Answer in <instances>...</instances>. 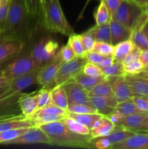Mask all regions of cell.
<instances>
[{"label": "cell", "instance_id": "1", "mask_svg": "<svg viewBox=\"0 0 148 149\" xmlns=\"http://www.w3.org/2000/svg\"><path fill=\"white\" fill-rule=\"evenodd\" d=\"M39 25L29 17L24 0H10L8 13L0 31L4 38H16L27 43Z\"/></svg>", "mask_w": 148, "mask_h": 149}, {"label": "cell", "instance_id": "2", "mask_svg": "<svg viewBox=\"0 0 148 149\" xmlns=\"http://www.w3.org/2000/svg\"><path fill=\"white\" fill-rule=\"evenodd\" d=\"M39 127L46 132L52 146L73 148H93L90 135L75 133L67 127L62 120L41 125Z\"/></svg>", "mask_w": 148, "mask_h": 149}, {"label": "cell", "instance_id": "3", "mask_svg": "<svg viewBox=\"0 0 148 149\" xmlns=\"http://www.w3.org/2000/svg\"><path fill=\"white\" fill-rule=\"evenodd\" d=\"M36 31L32 36L35 39L34 40L31 38L27 42L31 45L28 49L36 67H41L56 56L59 51V44L48 34L36 36Z\"/></svg>", "mask_w": 148, "mask_h": 149}, {"label": "cell", "instance_id": "4", "mask_svg": "<svg viewBox=\"0 0 148 149\" xmlns=\"http://www.w3.org/2000/svg\"><path fill=\"white\" fill-rule=\"evenodd\" d=\"M42 23L46 31L68 36L74 33L61 8L59 0H51L43 10Z\"/></svg>", "mask_w": 148, "mask_h": 149}, {"label": "cell", "instance_id": "5", "mask_svg": "<svg viewBox=\"0 0 148 149\" xmlns=\"http://www.w3.org/2000/svg\"><path fill=\"white\" fill-rule=\"evenodd\" d=\"M36 68L35 62L30 55L28 49L22 51L12 61L0 71V74L12 80L30 72Z\"/></svg>", "mask_w": 148, "mask_h": 149}, {"label": "cell", "instance_id": "6", "mask_svg": "<svg viewBox=\"0 0 148 149\" xmlns=\"http://www.w3.org/2000/svg\"><path fill=\"white\" fill-rule=\"evenodd\" d=\"M142 13L143 8L137 5L133 1L123 0L111 19L132 31Z\"/></svg>", "mask_w": 148, "mask_h": 149}, {"label": "cell", "instance_id": "7", "mask_svg": "<svg viewBox=\"0 0 148 149\" xmlns=\"http://www.w3.org/2000/svg\"><path fill=\"white\" fill-rule=\"evenodd\" d=\"M87 61H88L86 58L76 57L68 62L63 63L57 72L55 79L52 84L53 85L52 88L55 86L62 85L67 81L73 79L78 74L83 71V68Z\"/></svg>", "mask_w": 148, "mask_h": 149}, {"label": "cell", "instance_id": "8", "mask_svg": "<svg viewBox=\"0 0 148 149\" xmlns=\"http://www.w3.org/2000/svg\"><path fill=\"white\" fill-rule=\"evenodd\" d=\"M63 63L58 51L56 56L52 61L40 67L37 77V84L44 88L51 89V85L53 83L57 72Z\"/></svg>", "mask_w": 148, "mask_h": 149}, {"label": "cell", "instance_id": "9", "mask_svg": "<svg viewBox=\"0 0 148 149\" xmlns=\"http://www.w3.org/2000/svg\"><path fill=\"white\" fill-rule=\"evenodd\" d=\"M6 144H45L52 145L50 139L44 131L39 127H32L17 138L7 142Z\"/></svg>", "mask_w": 148, "mask_h": 149}, {"label": "cell", "instance_id": "10", "mask_svg": "<svg viewBox=\"0 0 148 149\" xmlns=\"http://www.w3.org/2000/svg\"><path fill=\"white\" fill-rule=\"evenodd\" d=\"M26 42L16 38H4L0 42V63L8 61L21 53Z\"/></svg>", "mask_w": 148, "mask_h": 149}, {"label": "cell", "instance_id": "11", "mask_svg": "<svg viewBox=\"0 0 148 149\" xmlns=\"http://www.w3.org/2000/svg\"><path fill=\"white\" fill-rule=\"evenodd\" d=\"M62 86L68 97V106L73 104H90L88 92L74 80H70Z\"/></svg>", "mask_w": 148, "mask_h": 149}, {"label": "cell", "instance_id": "12", "mask_svg": "<svg viewBox=\"0 0 148 149\" xmlns=\"http://www.w3.org/2000/svg\"><path fill=\"white\" fill-rule=\"evenodd\" d=\"M111 85L113 94L117 98L118 101L121 102L124 100L132 99L134 95L131 91L129 84L126 82L123 77H106Z\"/></svg>", "mask_w": 148, "mask_h": 149}, {"label": "cell", "instance_id": "13", "mask_svg": "<svg viewBox=\"0 0 148 149\" xmlns=\"http://www.w3.org/2000/svg\"><path fill=\"white\" fill-rule=\"evenodd\" d=\"M89 102L99 113L107 116L114 111L118 103L115 96H89Z\"/></svg>", "mask_w": 148, "mask_h": 149}, {"label": "cell", "instance_id": "14", "mask_svg": "<svg viewBox=\"0 0 148 149\" xmlns=\"http://www.w3.org/2000/svg\"><path fill=\"white\" fill-rule=\"evenodd\" d=\"M110 149H148V132H136L125 141L112 145Z\"/></svg>", "mask_w": 148, "mask_h": 149}, {"label": "cell", "instance_id": "15", "mask_svg": "<svg viewBox=\"0 0 148 149\" xmlns=\"http://www.w3.org/2000/svg\"><path fill=\"white\" fill-rule=\"evenodd\" d=\"M40 67H36L30 72L20 76L10 83L11 90L14 92H22L32 84L37 83V77Z\"/></svg>", "mask_w": 148, "mask_h": 149}, {"label": "cell", "instance_id": "16", "mask_svg": "<svg viewBox=\"0 0 148 149\" xmlns=\"http://www.w3.org/2000/svg\"><path fill=\"white\" fill-rule=\"evenodd\" d=\"M115 125L107 116H102L90 130V135L92 139L105 137L111 133Z\"/></svg>", "mask_w": 148, "mask_h": 149}, {"label": "cell", "instance_id": "17", "mask_svg": "<svg viewBox=\"0 0 148 149\" xmlns=\"http://www.w3.org/2000/svg\"><path fill=\"white\" fill-rule=\"evenodd\" d=\"M110 33H111V44L115 45L123 41L130 39L132 31L126 26L118 23L116 20L111 19L110 20Z\"/></svg>", "mask_w": 148, "mask_h": 149}, {"label": "cell", "instance_id": "18", "mask_svg": "<svg viewBox=\"0 0 148 149\" xmlns=\"http://www.w3.org/2000/svg\"><path fill=\"white\" fill-rule=\"evenodd\" d=\"M124 79L134 95H148V81L139 75L125 74Z\"/></svg>", "mask_w": 148, "mask_h": 149}, {"label": "cell", "instance_id": "19", "mask_svg": "<svg viewBox=\"0 0 148 149\" xmlns=\"http://www.w3.org/2000/svg\"><path fill=\"white\" fill-rule=\"evenodd\" d=\"M36 93H23L18 100L19 107L22 112V114L27 119H29L37 111L35 95Z\"/></svg>", "mask_w": 148, "mask_h": 149}, {"label": "cell", "instance_id": "20", "mask_svg": "<svg viewBox=\"0 0 148 149\" xmlns=\"http://www.w3.org/2000/svg\"><path fill=\"white\" fill-rule=\"evenodd\" d=\"M147 114V113H133V114L127 115V116H121L118 122L115 125H119V126L138 132Z\"/></svg>", "mask_w": 148, "mask_h": 149}, {"label": "cell", "instance_id": "21", "mask_svg": "<svg viewBox=\"0 0 148 149\" xmlns=\"http://www.w3.org/2000/svg\"><path fill=\"white\" fill-rule=\"evenodd\" d=\"M135 47L136 46L131 39L116 44L114 45V51L112 55L114 61L122 63L125 58L134 49Z\"/></svg>", "mask_w": 148, "mask_h": 149}, {"label": "cell", "instance_id": "22", "mask_svg": "<svg viewBox=\"0 0 148 149\" xmlns=\"http://www.w3.org/2000/svg\"><path fill=\"white\" fill-rule=\"evenodd\" d=\"M28 14L35 24L42 22L41 0H24Z\"/></svg>", "mask_w": 148, "mask_h": 149}, {"label": "cell", "instance_id": "23", "mask_svg": "<svg viewBox=\"0 0 148 149\" xmlns=\"http://www.w3.org/2000/svg\"><path fill=\"white\" fill-rule=\"evenodd\" d=\"M136 132L131 130L127 128L119 126V125H115L113 132L104 138L108 140L112 146L125 141L131 135H134Z\"/></svg>", "mask_w": 148, "mask_h": 149}, {"label": "cell", "instance_id": "24", "mask_svg": "<svg viewBox=\"0 0 148 149\" xmlns=\"http://www.w3.org/2000/svg\"><path fill=\"white\" fill-rule=\"evenodd\" d=\"M68 115L49 114V113H35L33 116L29 118V120L33 124V127H40L41 125L51 122L61 121Z\"/></svg>", "mask_w": 148, "mask_h": 149}, {"label": "cell", "instance_id": "25", "mask_svg": "<svg viewBox=\"0 0 148 149\" xmlns=\"http://www.w3.org/2000/svg\"><path fill=\"white\" fill-rule=\"evenodd\" d=\"M32 127H33V124L26 117L17 118L0 122V132L20 128H30Z\"/></svg>", "mask_w": 148, "mask_h": 149}, {"label": "cell", "instance_id": "26", "mask_svg": "<svg viewBox=\"0 0 148 149\" xmlns=\"http://www.w3.org/2000/svg\"><path fill=\"white\" fill-rule=\"evenodd\" d=\"M105 76L99 77H91V76L85 74L83 71H81V72L80 73V74H78L73 80H74L75 82H77L81 86H82V87L88 92L89 90H91L93 87H94V86L97 85L98 83H100V81L104 80V79H105Z\"/></svg>", "mask_w": 148, "mask_h": 149}, {"label": "cell", "instance_id": "27", "mask_svg": "<svg viewBox=\"0 0 148 149\" xmlns=\"http://www.w3.org/2000/svg\"><path fill=\"white\" fill-rule=\"evenodd\" d=\"M52 103L68 111V97L62 86H55L52 89Z\"/></svg>", "mask_w": 148, "mask_h": 149}, {"label": "cell", "instance_id": "28", "mask_svg": "<svg viewBox=\"0 0 148 149\" xmlns=\"http://www.w3.org/2000/svg\"><path fill=\"white\" fill-rule=\"evenodd\" d=\"M68 44L71 47L75 56L78 58H86L87 51L86 50L85 47L83 44L81 34H76L73 33V34L70 35Z\"/></svg>", "mask_w": 148, "mask_h": 149}, {"label": "cell", "instance_id": "29", "mask_svg": "<svg viewBox=\"0 0 148 149\" xmlns=\"http://www.w3.org/2000/svg\"><path fill=\"white\" fill-rule=\"evenodd\" d=\"M68 116H71L73 119H75L82 125H85L89 130L92 129L96 122L99 120L103 115L100 113H84V114H78V113H69Z\"/></svg>", "mask_w": 148, "mask_h": 149}, {"label": "cell", "instance_id": "30", "mask_svg": "<svg viewBox=\"0 0 148 149\" xmlns=\"http://www.w3.org/2000/svg\"><path fill=\"white\" fill-rule=\"evenodd\" d=\"M88 94L89 96H115L111 85L106 77L104 80L89 90Z\"/></svg>", "mask_w": 148, "mask_h": 149}, {"label": "cell", "instance_id": "31", "mask_svg": "<svg viewBox=\"0 0 148 149\" xmlns=\"http://www.w3.org/2000/svg\"><path fill=\"white\" fill-rule=\"evenodd\" d=\"M113 112L122 115V116H127V115L133 114V113H144L137 109L132 99L118 102Z\"/></svg>", "mask_w": 148, "mask_h": 149}, {"label": "cell", "instance_id": "32", "mask_svg": "<svg viewBox=\"0 0 148 149\" xmlns=\"http://www.w3.org/2000/svg\"><path fill=\"white\" fill-rule=\"evenodd\" d=\"M110 23V22H109ZM107 23L101 26H94L92 27L96 42H103L111 43L110 23Z\"/></svg>", "mask_w": 148, "mask_h": 149}, {"label": "cell", "instance_id": "33", "mask_svg": "<svg viewBox=\"0 0 148 149\" xmlns=\"http://www.w3.org/2000/svg\"><path fill=\"white\" fill-rule=\"evenodd\" d=\"M94 19H95L96 26L105 24L109 23L111 20V16L109 13L108 9L103 0L100 1V4L94 13Z\"/></svg>", "mask_w": 148, "mask_h": 149}, {"label": "cell", "instance_id": "34", "mask_svg": "<svg viewBox=\"0 0 148 149\" xmlns=\"http://www.w3.org/2000/svg\"><path fill=\"white\" fill-rule=\"evenodd\" d=\"M62 122L67 126V127L75 133L81 134V135H90V130L85 125H82L75 119H73L69 116H66Z\"/></svg>", "mask_w": 148, "mask_h": 149}, {"label": "cell", "instance_id": "35", "mask_svg": "<svg viewBox=\"0 0 148 149\" xmlns=\"http://www.w3.org/2000/svg\"><path fill=\"white\" fill-rule=\"evenodd\" d=\"M35 98H36L38 110L51 104L52 103V89L42 87L40 90L36 92Z\"/></svg>", "mask_w": 148, "mask_h": 149}, {"label": "cell", "instance_id": "36", "mask_svg": "<svg viewBox=\"0 0 148 149\" xmlns=\"http://www.w3.org/2000/svg\"><path fill=\"white\" fill-rule=\"evenodd\" d=\"M130 39L135 46L141 50H148V40L144 29H133Z\"/></svg>", "mask_w": 148, "mask_h": 149}, {"label": "cell", "instance_id": "37", "mask_svg": "<svg viewBox=\"0 0 148 149\" xmlns=\"http://www.w3.org/2000/svg\"><path fill=\"white\" fill-rule=\"evenodd\" d=\"M101 69L106 77H123L125 75L123 64L115 61L108 66L101 68Z\"/></svg>", "mask_w": 148, "mask_h": 149}, {"label": "cell", "instance_id": "38", "mask_svg": "<svg viewBox=\"0 0 148 149\" xmlns=\"http://www.w3.org/2000/svg\"><path fill=\"white\" fill-rule=\"evenodd\" d=\"M29 128L9 130L0 132V144H6L9 141L17 138L28 130Z\"/></svg>", "mask_w": 148, "mask_h": 149}, {"label": "cell", "instance_id": "39", "mask_svg": "<svg viewBox=\"0 0 148 149\" xmlns=\"http://www.w3.org/2000/svg\"><path fill=\"white\" fill-rule=\"evenodd\" d=\"M68 112L69 113L84 114V113H99L97 109L91 105L73 104L68 106Z\"/></svg>", "mask_w": 148, "mask_h": 149}, {"label": "cell", "instance_id": "40", "mask_svg": "<svg viewBox=\"0 0 148 149\" xmlns=\"http://www.w3.org/2000/svg\"><path fill=\"white\" fill-rule=\"evenodd\" d=\"M81 36L83 44H84L87 52L93 51L94 46H95L96 39L95 37H94V31H93L92 28H91L88 31L84 32V33L81 34Z\"/></svg>", "mask_w": 148, "mask_h": 149}, {"label": "cell", "instance_id": "41", "mask_svg": "<svg viewBox=\"0 0 148 149\" xmlns=\"http://www.w3.org/2000/svg\"><path fill=\"white\" fill-rule=\"evenodd\" d=\"M93 51H95L104 56H111L114 51V45L108 42H96Z\"/></svg>", "mask_w": 148, "mask_h": 149}, {"label": "cell", "instance_id": "42", "mask_svg": "<svg viewBox=\"0 0 148 149\" xmlns=\"http://www.w3.org/2000/svg\"><path fill=\"white\" fill-rule=\"evenodd\" d=\"M125 74L137 75L144 70V65L140 60H137L133 62L130 63L127 65H123Z\"/></svg>", "mask_w": 148, "mask_h": 149}, {"label": "cell", "instance_id": "43", "mask_svg": "<svg viewBox=\"0 0 148 149\" xmlns=\"http://www.w3.org/2000/svg\"><path fill=\"white\" fill-rule=\"evenodd\" d=\"M83 72L87 75L91 76V77H104L101 68L96 64L92 63L91 62L87 61L83 68Z\"/></svg>", "mask_w": 148, "mask_h": 149}, {"label": "cell", "instance_id": "44", "mask_svg": "<svg viewBox=\"0 0 148 149\" xmlns=\"http://www.w3.org/2000/svg\"><path fill=\"white\" fill-rule=\"evenodd\" d=\"M36 113H49V114H59V115H68V112L67 111L63 110L61 108L58 107L54 103L48 105L45 107L38 110Z\"/></svg>", "mask_w": 148, "mask_h": 149}, {"label": "cell", "instance_id": "45", "mask_svg": "<svg viewBox=\"0 0 148 149\" xmlns=\"http://www.w3.org/2000/svg\"><path fill=\"white\" fill-rule=\"evenodd\" d=\"M132 100L139 111L148 113V95H133Z\"/></svg>", "mask_w": 148, "mask_h": 149}, {"label": "cell", "instance_id": "46", "mask_svg": "<svg viewBox=\"0 0 148 149\" xmlns=\"http://www.w3.org/2000/svg\"><path fill=\"white\" fill-rule=\"evenodd\" d=\"M59 52L60 54V56L64 63L68 62V61L76 58L73 50L71 47L68 44H67L65 46H62L59 49Z\"/></svg>", "mask_w": 148, "mask_h": 149}, {"label": "cell", "instance_id": "47", "mask_svg": "<svg viewBox=\"0 0 148 149\" xmlns=\"http://www.w3.org/2000/svg\"><path fill=\"white\" fill-rule=\"evenodd\" d=\"M105 57L106 56H104V55H101V54L98 53L95 51H91V52H87L86 58L89 62H91L98 65L105 58Z\"/></svg>", "mask_w": 148, "mask_h": 149}, {"label": "cell", "instance_id": "48", "mask_svg": "<svg viewBox=\"0 0 148 149\" xmlns=\"http://www.w3.org/2000/svg\"><path fill=\"white\" fill-rule=\"evenodd\" d=\"M140 52L141 49H139L138 47H135L134 49L131 51V52H129V55L125 58V59L123 60V65H127V64L133 62L135 61H137V60H139V57H140Z\"/></svg>", "mask_w": 148, "mask_h": 149}, {"label": "cell", "instance_id": "49", "mask_svg": "<svg viewBox=\"0 0 148 149\" xmlns=\"http://www.w3.org/2000/svg\"><path fill=\"white\" fill-rule=\"evenodd\" d=\"M10 0H0V27L7 17Z\"/></svg>", "mask_w": 148, "mask_h": 149}, {"label": "cell", "instance_id": "50", "mask_svg": "<svg viewBox=\"0 0 148 149\" xmlns=\"http://www.w3.org/2000/svg\"><path fill=\"white\" fill-rule=\"evenodd\" d=\"M103 1L105 3L112 18V16L115 13V11L119 7L120 4H121L123 0H103Z\"/></svg>", "mask_w": 148, "mask_h": 149}, {"label": "cell", "instance_id": "51", "mask_svg": "<svg viewBox=\"0 0 148 149\" xmlns=\"http://www.w3.org/2000/svg\"><path fill=\"white\" fill-rule=\"evenodd\" d=\"M139 60L144 65V68H148V50H141Z\"/></svg>", "mask_w": 148, "mask_h": 149}, {"label": "cell", "instance_id": "52", "mask_svg": "<svg viewBox=\"0 0 148 149\" xmlns=\"http://www.w3.org/2000/svg\"><path fill=\"white\" fill-rule=\"evenodd\" d=\"M114 62V59H113V56H106L105 58L100 63V64L98 65V66L100 67V68H104V67L108 66V65H111Z\"/></svg>", "mask_w": 148, "mask_h": 149}, {"label": "cell", "instance_id": "53", "mask_svg": "<svg viewBox=\"0 0 148 149\" xmlns=\"http://www.w3.org/2000/svg\"><path fill=\"white\" fill-rule=\"evenodd\" d=\"M138 132H148V113L147 114L142 126L139 128Z\"/></svg>", "mask_w": 148, "mask_h": 149}, {"label": "cell", "instance_id": "54", "mask_svg": "<svg viewBox=\"0 0 148 149\" xmlns=\"http://www.w3.org/2000/svg\"><path fill=\"white\" fill-rule=\"evenodd\" d=\"M10 82H11V80L0 74V87L8 85Z\"/></svg>", "mask_w": 148, "mask_h": 149}, {"label": "cell", "instance_id": "55", "mask_svg": "<svg viewBox=\"0 0 148 149\" xmlns=\"http://www.w3.org/2000/svg\"><path fill=\"white\" fill-rule=\"evenodd\" d=\"M132 1H134L137 5H139L142 8H144L148 4V0H132Z\"/></svg>", "mask_w": 148, "mask_h": 149}, {"label": "cell", "instance_id": "56", "mask_svg": "<svg viewBox=\"0 0 148 149\" xmlns=\"http://www.w3.org/2000/svg\"><path fill=\"white\" fill-rule=\"evenodd\" d=\"M137 75H139V77H142V78L145 79L148 81V71H142V72L139 73V74H137Z\"/></svg>", "mask_w": 148, "mask_h": 149}, {"label": "cell", "instance_id": "57", "mask_svg": "<svg viewBox=\"0 0 148 149\" xmlns=\"http://www.w3.org/2000/svg\"><path fill=\"white\" fill-rule=\"evenodd\" d=\"M51 0H41V6H42V13H43V10L48 5Z\"/></svg>", "mask_w": 148, "mask_h": 149}, {"label": "cell", "instance_id": "58", "mask_svg": "<svg viewBox=\"0 0 148 149\" xmlns=\"http://www.w3.org/2000/svg\"><path fill=\"white\" fill-rule=\"evenodd\" d=\"M144 32H145V35H146L147 38V40H148V24L147 25V26L145 27V29H144Z\"/></svg>", "mask_w": 148, "mask_h": 149}, {"label": "cell", "instance_id": "59", "mask_svg": "<svg viewBox=\"0 0 148 149\" xmlns=\"http://www.w3.org/2000/svg\"><path fill=\"white\" fill-rule=\"evenodd\" d=\"M143 10H144V12H145V13L148 15V4H147L145 7H144Z\"/></svg>", "mask_w": 148, "mask_h": 149}, {"label": "cell", "instance_id": "60", "mask_svg": "<svg viewBox=\"0 0 148 149\" xmlns=\"http://www.w3.org/2000/svg\"><path fill=\"white\" fill-rule=\"evenodd\" d=\"M4 36H3L2 33H1V31H0V42L3 40V39H4Z\"/></svg>", "mask_w": 148, "mask_h": 149}, {"label": "cell", "instance_id": "61", "mask_svg": "<svg viewBox=\"0 0 148 149\" xmlns=\"http://www.w3.org/2000/svg\"><path fill=\"white\" fill-rule=\"evenodd\" d=\"M7 120H10V119H4V118L0 117V122H4V121H7Z\"/></svg>", "mask_w": 148, "mask_h": 149}, {"label": "cell", "instance_id": "62", "mask_svg": "<svg viewBox=\"0 0 148 149\" xmlns=\"http://www.w3.org/2000/svg\"><path fill=\"white\" fill-rule=\"evenodd\" d=\"M143 71H148V68H144Z\"/></svg>", "mask_w": 148, "mask_h": 149}, {"label": "cell", "instance_id": "63", "mask_svg": "<svg viewBox=\"0 0 148 149\" xmlns=\"http://www.w3.org/2000/svg\"><path fill=\"white\" fill-rule=\"evenodd\" d=\"M0 70H1V63H0Z\"/></svg>", "mask_w": 148, "mask_h": 149}, {"label": "cell", "instance_id": "64", "mask_svg": "<svg viewBox=\"0 0 148 149\" xmlns=\"http://www.w3.org/2000/svg\"><path fill=\"white\" fill-rule=\"evenodd\" d=\"M100 1H101V0H100Z\"/></svg>", "mask_w": 148, "mask_h": 149}]
</instances>
